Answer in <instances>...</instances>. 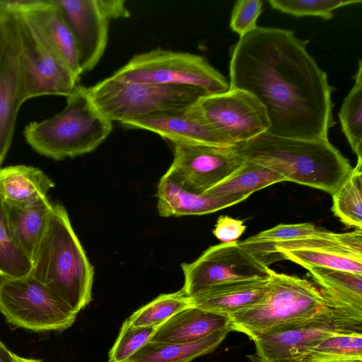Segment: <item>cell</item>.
Wrapping results in <instances>:
<instances>
[{
    "instance_id": "6da1fadb",
    "label": "cell",
    "mask_w": 362,
    "mask_h": 362,
    "mask_svg": "<svg viewBox=\"0 0 362 362\" xmlns=\"http://www.w3.org/2000/svg\"><path fill=\"white\" fill-rule=\"evenodd\" d=\"M309 40L289 30L257 26L231 47L229 89L253 94L272 134L327 139L336 124L327 74L307 51Z\"/></svg>"
},
{
    "instance_id": "7a4b0ae2",
    "label": "cell",
    "mask_w": 362,
    "mask_h": 362,
    "mask_svg": "<svg viewBox=\"0 0 362 362\" xmlns=\"http://www.w3.org/2000/svg\"><path fill=\"white\" fill-rule=\"evenodd\" d=\"M231 148L245 160L276 172L286 181L332 194L352 170L349 160L327 139L279 136L267 132Z\"/></svg>"
},
{
    "instance_id": "3957f363",
    "label": "cell",
    "mask_w": 362,
    "mask_h": 362,
    "mask_svg": "<svg viewBox=\"0 0 362 362\" xmlns=\"http://www.w3.org/2000/svg\"><path fill=\"white\" fill-rule=\"evenodd\" d=\"M31 263L30 274L75 313L91 301L94 269L62 205H52Z\"/></svg>"
},
{
    "instance_id": "277c9868",
    "label": "cell",
    "mask_w": 362,
    "mask_h": 362,
    "mask_svg": "<svg viewBox=\"0 0 362 362\" xmlns=\"http://www.w3.org/2000/svg\"><path fill=\"white\" fill-rule=\"evenodd\" d=\"M113 124L79 83L66 97L64 110L23 132L27 143L38 153L55 160L74 158L97 148L110 134Z\"/></svg>"
},
{
    "instance_id": "5b68a950",
    "label": "cell",
    "mask_w": 362,
    "mask_h": 362,
    "mask_svg": "<svg viewBox=\"0 0 362 362\" xmlns=\"http://www.w3.org/2000/svg\"><path fill=\"white\" fill-rule=\"evenodd\" d=\"M329 299L314 282L270 269L264 297L255 305L231 315L229 329L254 341L309 320Z\"/></svg>"
},
{
    "instance_id": "8992f818",
    "label": "cell",
    "mask_w": 362,
    "mask_h": 362,
    "mask_svg": "<svg viewBox=\"0 0 362 362\" xmlns=\"http://www.w3.org/2000/svg\"><path fill=\"white\" fill-rule=\"evenodd\" d=\"M284 259L275 246L255 240L222 243L211 246L194 262L182 263L185 283L189 296L197 292L229 281L267 279L269 265Z\"/></svg>"
},
{
    "instance_id": "52a82bcc",
    "label": "cell",
    "mask_w": 362,
    "mask_h": 362,
    "mask_svg": "<svg viewBox=\"0 0 362 362\" xmlns=\"http://www.w3.org/2000/svg\"><path fill=\"white\" fill-rule=\"evenodd\" d=\"M88 90L100 112L112 122L119 123L158 112L185 110L206 95L194 86L126 81L112 76Z\"/></svg>"
},
{
    "instance_id": "ba28073f",
    "label": "cell",
    "mask_w": 362,
    "mask_h": 362,
    "mask_svg": "<svg viewBox=\"0 0 362 362\" xmlns=\"http://www.w3.org/2000/svg\"><path fill=\"white\" fill-rule=\"evenodd\" d=\"M330 298V297H329ZM362 332V309L332 298L311 319L254 342L258 362H303L308 349L329 337Z\"/></svg>"
},
{
    "instance_id": "9c48e42d",
    "label": "cell",
    "mask_w": 362,
    "mask_h": 362,
    "mask_svg": "<svg viewBox=\"0 0 362 362\" xmlns=\"http://www.w3.org/2000/svg\"><path fill=\"white\" fill-rule=\"evenodd\" d=\"M112 76L137 83L194 86L206 95L229 90V82L204 57L160 47L134 55Z\"/></svg>"
},
{
    "instance_id": "30bf717a",
    "label": "cell",
    "mask_w": 362,
    "mask_h": 362,
    "mask_svg": "<svg viewBox=\"0 0 362 362\" xmlns=\"http://www.w3.org/2000/svg\"><path fill=\"white\" fill-rule=\"evenodd\" d=\"M0 313L10 325L33 332L63 331L77 315L30 273L0 276Z\"/></svg>"
},
{
    "instance_id": "8fae6325",
    "label": "cell",
    "mask_w": 362,
    "mask_h": 362,
    "mask_svg": "<svg viewBox=\"0 0 362 362\" xmlns=\"http://www.w3.org/2000/svg\"><path fill=\"white\" fill-rule=\"evenodd\" d=\"M190 108L229 146L250 140L269 127L264 105L241 89L202 96Z\"/></svg>"
},
{
    "instance_id": "7c38bea8",
    "label": "cell",
    "mask_w": 362,
    "mask_h": 362,
    "mask_svg": "<svg viewBox=\"0 0 362 362\" xmlns=\"http://www.w3.org/2000/svg\"><path fill=\"white\" fill-rule=\"evenodd\" d=\"M19 37V68L24 100L70 95L79 83L66 64L22 16H15Z\"/></svg>"
},
{
    "instance_id": "4fadbf2b",
    "label": "cell",
    "mask_w": 362,
    "mask_h": 362,
    "mask_svg": "<svg viewBox=\"0 0 362 362\" xmlns=\"http://www.w3.org/2000/svg\"><path fill=\"white\" fill-rule=\"evenodd\" d=\"M274 246L284 259L305 269L328 268L362 274V230L339 233L319 229Z\"/></svg>"
},
{
    "instance_id": "5bb4252c",
    "label": "cell",
    "mask_w": 362,
    "mask_h": 362,
    "mask_svg": "<svg viewBox=\"0 0 362 362\" xmlns=\"http://www.w3.org/2000/svg\"><path fill=\"white\" fill-rule=\"evenodd\" d=\"M173 146L174 158L170 166L201 193L223 180L245 160L231 146L192 144Z\"/></svg>"
},
{
    "instance_id": "9a60e30c",
    "label": "cell",
    "mask_w": 362,
    "mask_h": 362,
    "mask_svg": "<svg viewBox=\"0 0 362 362\" xmlns=\"http://www.w3.org/2000/svg\"><path fill=\"white\" fill-rule=\"evenodd\" d=\"M74 37L82 74L92 70L103 56L110 20L98 0H54Z\"/></svg>"
},
{
    "instance_id": "2e32d148",
    "label": "cell",
    "mask_w": 362,
    "mask_h": 362,
    "mask_svg": "<svg viewBox=\"0 0 362 362\" xmlns=\"http://www.w3.org/2000/svg\"><path fill=\"white\" fill-rule=\"evenodd\" d=\"M157 197L158 211L162 217L211 214L247 199L201 193L171 166L158 182Z\"/></svg>"
},
{
    "instance_id": "e0dca14e",
    "label": "cell",
    "mask_w": 362,
    "mask_h": 362,
    "mask_svg": "<svg viewBox=\"0 0 362 362\" xmlns=\"http://www.w3.org/2000/svg\"><path fill=\"white\" fill-rule=\"evenodd\" d=\"M120 124L128 129H139L158 134L173 144H204L230 147L215 134L190 108L158 112Z\"/></svg>"
},
{
    "instance_id": "ac0fdd59",
    "label": "cell",
    "mask_w": 362,
    "mask_h": 362,
    "mask_svg": "<svg viewBox=\"0 0 362 362\" xmlns=\"http://www.w3.org/2000/svg\"><path fill=\"white\" fill-rule=\"evenodd\" d=\"M19 37L15 16H11V33L0 66V165L11 145L18 112L23 98L18 61Z\"/></svg>"
},
{
    "instance_id": "d6986e66",
    "label": "cell",
    "mask_w": 362,
    "mask_h": 362,
    "mask_svg": "<svg viewBox=\"0 0 362 362\" xmlns=\"http://www.w3.org/2000/svg\"><path fill=\"white\" fill-rule=\"evenodd\" d=\"M269 277L229 281L204 288L190 296L192 304L230 317L257 303L267 291Z\"/></svg>"
},
{
    "instance_id": "ffe728a7",
    "label": "cell",
    "mask_w": 362,
    "mask_h": 362,
    "mask_svg": "<svg viewBox=\"0 0 362 362\" xmlns=\"http://www.w3.org/2000/svg\"><path fill=\"white\" fill-rule=\"evenodd\" d=\"M42 40L66 64L75 76L82 74L74 37L54 0L23 15Z\"/></svg>"
},
{
    "instance_id": "44dd1931",
    "label": "cell",
    "mask_w": 362,
    "mask_h": 362,
    "mask_svg": "<svg viewBox=\"0 0 362 362\" xmlns=\"http://www.w3.org/2000/svg\"><path fill=\"white\" fill-rule=\"evenodd\" d=\"M230 321L229 316L191 306L176 313L158 326L148 341L174 344L192 342L220 330L229 329Z\"/></svg>"
},
{
    "instance_id": "7402d4cb",
    "label": "cell",
    "mask_w": 362,
    "mask_h": 362,
    "mask_svg": "<svg viewBox=\"0 0 362 362\" xmlns=\"http://www.w3.org/2000/svg\"><path fill=\"white\" fill-rule=\"evenodd\" d=\"M4 204L12 239L31 260L47 226L53 204L47 197L24 204Z\"/></svg>"
},
{
    "instance_id": "603a6c76",
    "label": "cell",
    "mask_w": 362,
    "mask_h": 362,
    "mask_svg": "<svg viewBox=\"0 0 362 362\" xmlns=\"http://www.w3.org/2000/svg\"><path fill=\"white\" fill-rule=\"evenodd\" d=\"M54 182L40 169L25 165L0 168V199L4 203L24 204L47 197Z\"/></svg>"
},
{
    "instance_id": "cb8c5ba5",
    "label": "cell",
    "mask_w": 362,
    "mask_h": 362,
    "mask_svg": "<svg viewBox=\"0 0 362 362\" xmlns=\"http://www.w3.org/2000/svg\"><path fill=\"white\" fill-rule=\"evenodd\" d=\"M230 332L226 328L199 340L183 344L147 341L125 362H190L214 351Z\"/></svg>"
},
{
    "instance_id": "d4e9b609",
    "label": "cell",
    "mask_w": 362,
    "mask_h": 362,
    "mask_svg": "<svg viewBox=\"0 0 362 362\" xmlns=\"http://www.w3.org/2000/svg\"><path fill=\"white\" fill-rule=\"evenodd\" d=\"M284 181V177L272 169L245 160L237 170L205 193L218 197L247 198L255 192Z\"/></svg>"
},
{
    "instance_id": "484cf974",
    "label": "cell",
    "mask_w": 362,
    "mask_h": 362,
    "mask_svg": "<svg viewBox=\"0 0 362 362\" xmlns=\"http://www.w3.org/2000/svg\"><path fill=\"white\" fill-rule=\"evenodd\" d=\"M306 269L325 294L339 302L362 309V274L320 267Z\"/></svg>"
},
{
    "instance_id": "4316f807",
    "label": "cell",
    "mask_w": 362,
    "mask_h": 362,
    "mask_svg": "<svg viewBox=\"0 0 362 362\" xmlns=\"http://www.w3.org/2000/svg\"><path fill=\"white\" fill-rule=\"evenodd\" d=\"M332 211L347 227L362 230V162L332 194Z\"/></svg>"
},
{
    "instance_id": "83f0119b",
    "label": "cell",
    "mask_w": 362,
    "mask_h": 362,
    "mask_svg": "<svg viewBox=\"0 0 362 362\" xmlns=\"http://www.w3.org/2000/svg\"><path fill=\"white\" fill-rule=\"evenodd\" d=\"M303 362H362V332L325 339L307 350Z\"/></svg>"
},
{
    "instance_id": "f1b7e54d",
    "label": "cell",
    "mask_w": 362,
    "mask_h": 362,
    "mask_svg": "<svg viewBox=\"0 0 362 362\" xmlns=\"http://www.w3.org/2000/svg\"><path fill=\"white\" fill-rule=\"evenodd\" d=\"M354 84L341 105L339 117L357 161L362 162V62L358 60Z\"/></svg>"
},
{
    "instance_id": "f546056e",
    "label": "cell",
    "mask_w": 362,
    "mask_h": 362,
    "mask_svg": "<svg viewBox=\"0 0 362 362\" xmlns=\"http://www.w3.org/2000/svg\"><path fill=\"white\" fill-rule=\"evenodd\" d=\"M193 306L190 296L180 290L158 296L135 311L128 320L133 327H158L180 311Z\"/></svg>"
},
{
    "instance_id": "4dcf8cb0",
    "label": "cell",
    "mask_w": 362,
    "mask_h": 362,
    "mask_svg": "<svg viewBox=\"0 0 362 362\" xmlns=\"http://www.w3.org/2000/svg\"><path fill=\"white\" fill-rule=\"evenodd\" d=\"M32 263L10 234L3 201L0 199V276L19 277L28 274Z\"/></svg>"
},
{
    "instance_id": "1f68e13d",
    "label": "cell",
    "mask_w": 362,
    "mask_h": 362,
    "mask_svg": "<svg viewBox=\"0 0 362 362\" xmlns=\"http://www.w3.org/2000/svg\"><path fill=\"white\" fill-rule=\"evenodd\" d=\"M270 6L295 16H318L325 20L333 18L339 8L361 3V0H268Z\"/></svg>"
},
{
    "instance_id": "d6a6232c",
    "label": "cell",
    "mask_w": 362,
    "mask_h": 362,
    "mask_svg": "<svg viewBox=\"0 0 362 362\" xmlns=\"http://www.w3.org/2000/svg\"><path fill=\"white\" fill-rule=\"evenodd\" d=\"M157 327H133L127 319L109 351V362H125L148 341Z\"/></svg>"
},
{
    "instance_id": "836d02e7",
    "label": "cell",
    "mask_w": 362,
    "mask_h": 362,
    "mask_svg": "<svg viewBox=\"0 0 362 362\" xmlns=\"http://www.w3.org/2000/svg\"><path fill=\"white\" fill-rule=\"evenodd\" d=\"M261 0H238L232 10L230 28L240 37L253 31L257 27V21L262 13Z\"/></svg>"
},
{
    "instance_id": "e575fe53",
    "label": "cell",
    "mask_w": 362,
    "mask_h": 362,
    "mask_svg": "<svg viewBox=\"0 0 362 362\" xmlns=\"http://www.w3.org/2000/svg\"><path fill=\"white\" fill-rule=\"evenodd\" d=\"M318 230L319 228L310 223L279 224L252 237L257 240L274 245L278 243L312 235Z\"/></svg>"
},
{
    "instance_id": "d590c367",
    "label": "cell",
    "mask_w": 362,
    "mask_h": 362,
    "mask_svg": "<svg viewBox=\"0 0 362 362\" xmlns=\"http://www.w3.org/2000/svg\"><path fill=\"white\" fill-rule=\"evenodd\" d=\"M245 229L243 221L221 216L217 220L213 233L223 243H231L237 241Z\"/></svg>"
},
{
    "instance_id": "8d00e7d4",
    "label": "cell",
    "mask_w": 362,
    "mask_h": 362,
    "mask_svg": "<svg viewBox=\"0 0 362 362\" xmlns=\"http://www.w3.org/2000/svg\"><path fill=\"white\" fill-rule=\"evenodd\" d=\"M45 0H0V17L22 16Z\"/></svg>"
},
{
    "instance_id": "74e56055",
    "label": "cell",
    "mask_w": 362,
    "mask_h": 362,
    "mask_svg": "<svg viewBox=\"0 0 362 362\" xmlns=\"http://www.w3.org/2000/svg\"><path fill=\"white\" fill-rule=\"evenodd\" d=\"M99 6L106 16L111 21L128 18L129 11L123 0H98Z\"/></svg>"
},
{
    "instance_id": "f35d334b",
    "label": "cell",
    "mask_w": 362,
    "mask_h": 362,
    "mask_svg": "<svg viewBox=\"0 0 362 362\" xmlns=\"http://www.w3.org/2000/svg\"><path fill=\"white\" fill-rule=\"evenodd\" d=\"M11 25V16L0 17V66L8 46Z\"/></svg>"
},
{
    "instance_id": "ab89813d",
    "label": "cell",
    "mask_w": 362,
    "mask_h": 362,
    "mask_svg": "<svg viewBox=\"0 0 362 362\" xmlns=\"http://www.w3.org/2000/svg\"><path fill=\"white\" fill-rule=\"evenodd\" d=\"M13 353L0 341V362H13Z\"/></svg>"
},
{
    "instance_id": "60d3db41",
    "label": "cell",
    "mask_w": 362,
    "mask_h": 362,
    "mask_svg": "<svg viewBox=\"0 0 362 362\" xmlns=\"http://www.w3.org/2000/svg\"><path fill=\"white\" fill-rule=\"evenodd\" d=\"M13 362H43L41 360L35 358H25L13 354Z\"/></svg>"
}]
</instances>
